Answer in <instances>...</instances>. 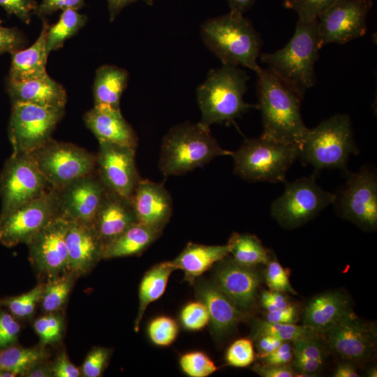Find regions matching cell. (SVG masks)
<instances>
[{
  "label": "cell",
  "instance_id": "47",
  "mask_svg": "<svg viewBox=\"0 0 377 377\" xmlns=\"http://www.w3.org/2000/svg\"><path fill=\"white\" fill-rule=\"evenodd\" d=\"M20 332V325L14 316L0 309V350L13 345Z\"/></svg>",
  "mask_w": 377,
  "mask_h": 377
},
{
  "label": "cell",
  "instance_id": "22",
  "mask_svg": "<svg viewBox=\"0 0 377 377\" xmlns=\"http://www.w3.org/2000/svg\"><path fill=\"white\" fill-rule=\"evenodd\" d=\"M194 283L197 300L203 302L209 311L213 335L218 339L223 338L245 318V313L239 310L213 281L198 279Z\"/></svg>",
  "mask_w": 377,
  "mask_h": 377
},
{
  "label": "cell",
  "instance_id": "45",
  "mask_svg": "<svg viewBox=\"0 0 377 377\" xmlns=\"http://www.w3.org/2000/svg\"><path fill=\"white\" fill-rule=\"evenodd\" d=\"M255 359L252 341L246 338L235 341L228 348L226 360L228 364L235 367H246L251 364Z\"/></svg>",
  "mask_w": 377,
  "mask_h": 377
},
{
  "label": "cell",
  "instance_id": "49",
  "mask_svg": "<svg viewBox=\"0 0 377 377\" xmlns=\"http://www.w3.org/2000/svg\"><path fill=\"white\" fill-rule=\"evenodd\" d=\"M84 6V0H42L34 14L43 17L59 10L73 9L77 10Z\"/></svg>",
  "mask_w": 377,
  "mask_h": 377
},
{
  "label": "cell",
  "instance_id": "16",
  "mask_svg": "<svg viewBox=\"0 0 377 377\" xmlns=\"http://www.w3.org/2000/svg\"><path fill=\"white\" fill-rule=\"evenodd\" d=\"M327 349L342 360L364 362L376 350V329L350 313L324 334Z\"/></svg>",
  "mask_w": 377,
  "mask_h": 377
},
{
  "label": "cell",
  "instance_id": "6",
  "mask_svg": "<svg viewBox=\"0 0 377 377\" xmlns=\"http://www.w3.org/2000/svg\"><path fill=\"white\" fill-rule=\"evenodd\" d=\"M358 153L350 117L337 114L309 128L299 157L304 165H311L317 170H346L349 156Z\"/></svg>",
  "mask_w": 377,
  "mask_h": 377
},
{
  "label": "cell",
  "instance_id": "38",
  "mask_svg": "<svg viewBox=\"0 0 377 377\" xmlns=\"http://www.w3.org/2000/svg\"><path fill=\"white\" fill-rule=\"evenodd\" d=\"M43 284H39L24 294L2 300L0 303L17 318L30 317L34 312L36 306L40 301Z\"/></svg>",
  "mask_w": 377,
  "mask_h": 377
},
{
  "label": "cell",
  "instance_id": "9",
  "mask_svg": "<svg viewBox=\"0 0 377 377\" xmlns=\"http://www.w3.org/2000/svg\"><path fill=\"white\" fill-rule=\"evenodd\" d=\"M29 154L49 184L57 190L96 171V155L73 144L50 139Z\"/></svg>",
  "mask_w": 377,
  "mask_h": 377
},
{
  "label": "cell",
  "instance_id": "48",
  "mask_svg": "<svg viewBox=\"0 0 377 377\" xmlns=\"http://www.w3.org/2000/svg\"><path fill=\"white\" fill-rule=\"evenodd\" d=\"M0 6L10 15H15L22 22L29 24L38 3L35 0H0Z\"/></svg>",
  "mask_w": 377,
  "mask_h": 377
},
{
  "label": "cell",
  "instance_id": "59",
  "mask_svg": "<svg viewBox=\"0 0 377 377\" xmlns=\"http://www.w3.org/2000/svg\"><path fill=\"white\" fill-rule=\"evenodd\" d=\"M45 362V361H44ZM44 362H40L29 370H28L24 376L26 377H52L53 376L50 364L47 365Z\"/></svg>",
  "mask_w": 377,
  "mask_h": 377
},
{
  "label": "cell",
  "instance_id": "30",
  "mask_svg": "<svg viewBox=\"0 0 377 377\" xmlns=\"http://www.w3.org/2000/svg\"><path fill=\"white\" fill-rule=\"evenodd\" d=\"M161 234V232L137 222L104 245L102 258L109 259L139 255L145 251Z\"/></svg>",
  "mask_w": 377,
  "mask_h": 377
},
{
  "label": "cell",
  "instance_id": "35",
  "mask_svg": "<svg viewBox=\"0 0 377 377\" xmlns=\"http://www.w3.org/2000/svg\"><path fill=\"white\" fill-rule=\"evenodd\" d=\"M87 21V15L79 13L76 10H62L57 22L49 25L46 38L47 53L63 47L64 42L77 34Z\"/></svg>",
  "mask_w": 377,
  "mask_h": 377
},
{
  "label": "cell",
  "instance_id": "37",
  "mask_svg": "<svg viewBox=\"0 0 377 377\" xmlns=\"http://www.w3.org/2000/svg\"><path fill=\"white\" fill-rule=\"evenodd\" d=\"M310 330L304 325L276 323L268 322L265 319H257L253 325L251 337L255 339L263 335H269L282 341L293 342Z\"/></svg>",
  "mask_w": 377,
  "mask_h": 377
},
{
  "label": "cell",
  "instance_id": "28",
  "mask_svg": "<svg viewBox=\"0 0 377 377\" xmlns=\"http://www.w3.org/2000/svg\"><path fill=\"white\" fill-rule=\"evenodd\" d=\"M230 254V247L225 245H205L189 242L172 261L176 269L184 273V281L194 282L214 265Z\"/></svg>",
  "mask_w": 377,
  "mask_h": 377
},
{
  "label": "cell",
  "instance_id": "55",
  "mask_svg": "<svg viewBox=\"0 0 377 377\" xmlns=\"http://www.w3.org/2000/svg\"><path fill=\"white\" fill-rule=\"evenodd\" d=\"M299 319V311L296 305L288 306L272 312H267L265 320L270 323L295 324Z\"/></svg>",
  "mask_w": 377,
  "mask_h": 377
},
{
  "label": "cell",
  "instance_id": "23",
  "mask_svg": "<svg viewBox=\"0 0 377 377\" xmlns=\"http://www.w3.org/2000/svg\"><path fill=\"white\" fill-rule=\"evenodd\" d=\"M353 312L348 296L339 290L325 292L311 298L304 307L303 325L324 334Z\"/></svg>",
  "mask_w": 377,
  "mask_h": 377
},
{
  "label": "cell",
  "instance_id": "52",
  "mask_svg": "<svg viewBox=\"0 0 377 377\" xmlns=\"http://www.w3.org/2000/svg\"><path fill=\"white\" fill-rule=\"evenodd\" d=\"M293 356V342L283 341L269 354L260 358L261 364L279 365L290 364Z\"/></svg>",
  "mask_w": 377,
  "mask_h": 377
},
{
  "label": "cell",
  "instance_id": "3",
  "mask_svg": "<svg viewBox=\"0 0 377 377\" xmlns=\"http://www.w3.org/2000/svg\"><path fill=\"white\" fill-rule=\"evenodd\" d=\"M249 76L237 66L222 64L211 70L205 80L196 89L202 125L230 124L251 108L244 101Z\"/></svg>",
  "mask_w": 377,
  "mask_h": 377
},
{
  "label": "cell",
  "instance_id": "13",
  "mask_svg": "<svg viewBox=\"0 0 377 377\" xmlns=\"http://www.w3.org/2000/svg\"><path fill=\"white\" fill-rule=\"evenodd\" d=\"M340 215L363 230L377 226V176L369 167L348 173L346 184L334 202Z\"/></svg>",
  "mask_w": 377,
  "mask_h": 377
},
{
  "label": "cell",
  "instance_id": "32",
  "mask_svg": "<svg viewBox=\"0 0 377 377\" xmlns=\"http://www.w3.org/2000/svg\"><path fill=\"white\" fill-rule=\"evenodd\" d=\"M176 269L172 261L159 263L151 267L143 276L138 290L139 306L134 330L138 332L146 309L165 293L169 277Z\"/></svg>",
  "mask_w": 377,
  "mask_h": 377
},
{
  "label": "cell",
  "instance_id": "5",
  "mask_svg": "<svg viewBox=\"0 0 377 377\" xmlns=\"http://www.w3.org/2000/svg\"><path fill=\"white\" fill-rule=\"evenodd\" d=\"M320 48L317 20H298L286 46L272 53L260 54V57L269 70L303 96L316 82L315 64Z\"/></svg>",
  "mask_w": 377,
  "mask_h": 377
},
{
  "label": "cell",
  "instance_id": "39",
  "mask_svg": "<svg viewBox=\"0 0 377 377\" xmlns=\"http://www.w3.org/2000/svg\"><path fill=\"white\" fill-rule=\"evenodd\" d=\"M179 326L172 318L161 316L151 320L147 327L150 341L157 346L171 345L177 339Z\"/></svg>",
  "mask_w": 377,
  "mask_h": 377
},
{
  "label": "cell",
  "instance_id": "14",
  "mask_svg": "<svg viewBox=\"0 0 377 377\" xmlns=\"http://www.w3.org/2000/svg\"><path fill=\"white\" fill-rule=\"evenodd\" d=\"M371 0H338L317 20L320 47L330 43L343 44L364 36Z\"/></svg>",
  "mask_w": 377,
  "mask_h": 377
},
{
  "label": "cell",
  "instance_id": "27",
  "mask_svg": "<svg viewBox=\"0 0 377 377\" xmlns=\"http://www.w3.org/2000/svg\"><path fill=\"white\" fill-rule=\"evenodd\" d=\"M8 91L13 103L64 109L67 99L64 88L49 75L27 81H9Z\"/></svg>",
  "mask_w": 377,
  "mask_h": 377
},
{
  "label": "cell",
  "instance_id": "31",
  "mask_svg": "<svg viewBox=\"0 0 377 377\" xmlns=\"http://www.w3.org/2000/svg\"><path fill=\"white\" fill-rule=\"evenodd\" d=\"M128 80V73L121 68L113 65L99 67L93 87L94 106L120 109V98Z\"/></svg>",
  "mask_w": 377,
  "mask_h": 377
},
{
  "label": "cell",
  "instance_id": "17",
  "mask_svg": "<svg viewBox=\"0 0 377 377\" xmlns=\"http://www.w3.org/2000/svg\"><path fill=\"white\" fill-rule=\"evenodd\" d=\"M135 149L99 142L96 155V170L105 188L112 193L131 198L140 180L135 159Z\"/></svg>",
  "mask_w": 377,
  "mask_h": 377
},
{
  "label": "cell",
  "instance_id": "19",
  "mask_svg": "<svg viewBox=\"0 0 377 377\" xmlns=\"http://www.w3.org/2000/svg\"><path fill=\"white\" fill-rule=\"evenodd\" d=\"M213 283L244 313L255 306L261 278L252 267L226 257L216 263Z\"/></svg>",
  "mask_w": 377,
  "mask_h": 377
},
{
  "label": "cell",
  "instance_id": "8",
  "mask_svg": "<svg viewBox=\"0 0 377 377\" xmlns=\"http://www.w3.org/2000/svg\"><path fill=\"white\" fill-rule=\"evenodd\" d=\"M283 193L271 205V215L287 229L298 228L334 204L336 194L319 186L315 175L285 182Z\"/></svg>",
  "mask_w": 377,
  "mask_h": 377
},
{
  "label": "cell",
  "instance_id": "12",
  "mask_svg": "<svg viewBox=\"0 0 377 377\" xmlns=\"http://www.w3.org/2000/svg\"><path fill=\"white\" fill-rule=\"evenodd\" d=\"M51 188L29 154L13 153L0 177L1 215L39 197Z\"/></svg>",
  "mask_w": 377,
  "mask_h": 377
},
{
  "label": "cell",
  "instance_id": "50",
  "mask_svg": "<svg viewBox=\"0 0 377 377\" xmlns=\"http://www.w3.org/2000/svg\"><path fill=\"white\" fill-rule=\"evenodd\" d=\"M24 43V38L18 30L0 24V54L19 50Z\"/></svg>",
  "mask_w": 377,
  "mask_h": 377
},
{
  "label": "cell",
  "instance_id": "44",
  "mask_svg": "<svg viewBox=\"0 0 377 377\" xmlns=\"http://www.w3.org/2000/svg\"><path fill=\"white\" fill-rule=\"evenodd\" d=\"M264 278L267 287L271 290L296 295L289 280V272L276 260L271 259L266 264Z\"/></svg>",
  "mask_w": 377,
  "mask_h": 377
},
{
  "label": "cell",
  "instance_id": "46",
  "mask_svg": "<svg viewBox=\"0 0 377 377\" xmlns=\"http://www.w3.org/2000/svg\"><path fill=\"white\" fill-rule=\"evenodd\" d=\"M111 351L103 347L93 348L87 355L81 367V374L84 377H99L105 370Z\"/></svg>",
  "mask_w": 377,
  "mask_h": 377
},
{
  "label": "cell",
  "instance_id": "26",
  "mask_svg": "<svg viewBox=\"0 0 377 377\" xmlns=\"http://www.w3.org/2000/svg\"><path fill=\"white\" fill-rule=\"evenodd\" d=\"M49 25L47 21L43 20L40 34L35 43L27 49L11 53L9 81H27L48 75L46 71L48 55L46 38Z\"/></svg>",
  "mask_w": 377,
  "mask_h": 377
},
{
  "label": "cell",
  "instance_id": "11",
  "mask_svg": "<svg viewBox=\"0 0 377 377\" xmlns=\"http://www.w3.org/2000/svg\"><path fill=\"white\" fill-rule=\"evenodd\" d=\"M58 215L57 190L51 188L39 197L0 215V242L7 247L27 244Z\"/></svg>",
  "mask_w": 377,
  "mask_h": 377
},
{
  "label": "cell",
  "instance_id": "33",
  "mask_svg": "<svg viewBox=\"0 0 377 377\" xmlns=\"http://www.w3.org/2000/svg\"><path fill=\"white\" fill-rule=\"evenodd\" d=\"M228 245L233 260L242 265H266L271 258L269 250L253 235L233 232Z\"/></svg>",
  "mask_w": 377,
  "mask_h": 377
},
{
  "label": "cell",
  "instance_id": "56",
  "mask_svg": "<svg viewBox=\"0 0 377 377\" xmlns=\"http://www.w3.org/2000/svg\"><path fill=\"white\" fill-rule=\"evenodd\" d=\"M259 359L276 350L283 342L274 337L263 335L253 339Z\"/></svg>",
  "mask_w": 377,
  "mask_h": 377
},
{
  "label": "cell",
  "instance_id": "1",
  "mask_svg": "<svg viewBox=\"0 0 377 377\" xmlns=\"http://www.w3.org/2000/svg\"><path fill=\"white\" fill-rule=\"evenodd\" d=\"M258 108L263 131L261 137L300 148L309 128L300 112L303 96L269 68L257 73Z\"/></svg>",
  "mask_w": 377,
  "mask_h": 377
},
{
  "label": "cell",
  "instance_id": "18",
  "mask_svg": "<svg viewBox=\"0 0 377 377\" xmlns=\"http://www.w3.org/2000/svg\"><path fill=\"white\" fill-rule=\"evenodd\" d=\"M107 191L96 170L78 178L57 190L59 214L68 220L92 223Z\"/></svg>",
  "mask_w": 377,
  "mask_h": 377
},
{
  "label": "cell",
  "instance_id": "21",
  "mask_svg": "<svg viewBox=\"0 0 377 377\" xmlns=\"http://www.w3.org/2000/svg\"><path fill=\"white\" fill-rule=\"evenodd\" d=\"M131 200L137 221L162 232L172 212V198L164 186L140 179Z\"/></svg>",
  "mask_w": 377,
  "mask_h": 377
},
{
  "label": "cell",
  "instance_id": "15",
  "mask_svg": "<svg viewBox=\"0 0 377 377\" xmlns=\"http://www.w3.org/2000/svg\"><path fill=\"white\" fill-rule=\"evenodd\" d=\"M68 223L58 215L27 242L32 265L47 281L69 273L66 244Z\"/></svg>",
  "mask_w": 377,
  "mask_h": 377
},
{
  "label": "cell",
  "instance_id": "58",
  "mask_svg": "<svg viewBox=\"0 0 377 377\" xmlns=\"http://www.w3.org/2000/svg\"><path fill=\"white\" fill-rule=\"evenodd\" d=\"M332 376L334 377H357L359 374L354 363L343 360L337 366Z\"/></svg>",
  "mask_w": 377,
  "mask_h": 377
},
{
  "label": "cell",
  "instance_id": "7",
  "mask_svg": "<svg viewBox=\"0 0 377 377\" xmlns=\"http://www.w3.org/2000/svg\"><path fill=\"white\" fill-rule=\"evenodd\" d=\"M300 147L270 140L263 137L246 139L232 152L234 172L251 182H286V175L299 157Z\"/></svg>",
  "mask_w": 377,
  "mask_h": 377
},
{
  "label": "cell",
  "instance_id": "4",
  "mask_svg": "<svg viewBox=\"0 0 377 377\" xmlns=\"http://www.w3.org/2000/svg\"><path fill=\"white\" fill-rule=\"evenodd\" d=\"M232 154L221 147L209 127L185 122L172 127L163 137L159 167L165 176L181 175L216 156Z\"/></svg>",
  "mask_w": 377,
  "mask_h": 377
},
{
  "label": "cell",
  "instance_id": "54",
  "mask_svg": "<svg viewBox=\"0 0 377 377\" xmlns=\"http://www.w3.org/2000/svg\"><path fill=\"white\" fill-rule=\"evenodd\" d=\"M252 369L263 377H293L296 376L290 364L268 365L257 363L254 364Z\"/></svg>",
  "mask_w": 377,
  "mask_h": 377
},
{
  "label": "cell",
  "instance_id": "10",
  "mask_svg": "<svg viewBox=\"0 0 377 377\" xmlns=\"http://www.w3.org/2000/svg\"><path fill=\"white\" fill-rule=\"evenodd\" d=\"M64 109L14 102L9 124L13 153L31 154L51 139Z\"/></svg>",
  "mask_w": 377,
  "mask_h": 377
},
{
  "label": "cell",
  "instance_id": "51",
  "mask_svg": "<svg viewBox=\"0 0 377 377\" xmlns=\"http://www.w3.org/2000/svg\"><path fill=\"white\" fill-rule=\"evenodd\" d=\"M259 302L267 312L280 310L291 304L285 293L271 290L262 291Z\"/></svg>",
  "mask_w": 377,
  "mask_h": 377
},
{
  "label": "cell",
  "instance_id": "2",
  "mask_svg": "<svg viewBox=\"0 0 377 377\" xmlns=\"http://www.w3.org/2000/svg\"><path fill=\"white\" fill-rule=\"evenodd\" d=\"M202 42L223 64L242 66L259 73L261 39L243 14L231 12L208 19L200 29Z\"/></svg>",
  "mask_w": 377,
  "mask_h": 377
},
{
  "label": "cell",
  "instance_id": "43",
  "mask_svg": "<svg viewBox=\"0 0 377 377\" xmlns=\"http://www.w3.org/2000/svg\"><path fill=\"white\" fill-rule=\"evenodd\" d=\"M180 320L187 330H200L209 323V311L201 301L190 302L182 308Z\"/></svg>",
  "mask_w": 377,
  "mask_h": 377
},
{
  "label": "cell",
  "instance_id": "57",
  "mask_svg": "<svg viewBox=\"0 0 377 377\" xmlns=\"http://www.w3.org/2000/svg\"><path fill=\"white\" fill-rule=\"evenodd\" d=\"M138 1H142L146 4L151 6L155 0H107L110 21L112 22L124 7Z\"/></svg>",
  "mask_w": 377,
  "mask_h": 377
},
{
  "label": "cell",
  "instance_id": "36",
  "mask_svg": "<svg viewBox=\"0 0 377 377\" xmlns=\"http://www.w3.org/2000/svg\"><path fill=\"white\" fill-rule=\"evenodd\" d=\"M75 277L66 273L43 284L40 302L43 310L53 313L59 310L66 303Z\"/></svg>",
  "mask_w": 377,
  "mask_h": 377
},
{
  "label": "cell",
  "instance_id": "40",
  "mask_svg": "<svg viewBox=\"0 0 377 377\" xmlns=\"http://www.w3.org/2000/svg\"><path fill=\"white\" fill-rule=\"evenodd\" d=\"M179 366L190 377H207L217 370L212 359L202 351H191L182 355Z\"/></svg>",
  "mask_w": 377,
  "mask_h": 377
},
{
  "label": "cell",
  "instance_id": "29",
  "mask_svg": "<svg viewBox=\"0 0 377 377\" xmlns=\"http://www.w3.org/2000/svg\"><path fill=\"white\" fill-rule=\"evenodd\" d=\"M293 348L295 376H314L323 369L328 349L323 334L310 330L293 342Z\"/></svg>",
  "mask_w": 377,
  "mask_h": 377
},
{
  "label": "cell",
  "instance_id": "34",
  "mask_svg": "<svg viewBox=\"0 0 377 377\" xmlns=\"http://www.w3.org/2000/svg\"><path fill=\"white\" fill-rule=\"evenodd\" d=\"M47 353L44 346L23 348L10 346L0 350V372L22 376L34 365L44 362Z\"/></svg>",
  "mask_w": 377,
  "mask_h": 377
},
{
  "label": "cell",
  "instance_id": "53",
  "mask_svg": "<svg viewBox=\"0 0 377 377\" xmlns=\"http://www.w3.org/2000/svg\"><path fill=\"white\" fill-rule=\"evenodd\" d=\"M54 377H79L81 371L68 359L65 352L61 353L50 364Z\"/></svg>",
  "mask_w": 377,
  "mask_h": 377
},
{
  "label": "cell",
  "instance_id": "42",
  "mask_svg": "<svg viewBox=\"0 0 377 377\" xmlns=\"http://www.w3.org/2000/svg\"><path fill=\"white\" fill-rule=\"evenodd\" d=\"M338 0H284V6L293 10L299 20L313 22Z\"/></svg>",
  "mask_w": 377,
  "mask_h": 377
},
{
  "label": "cell",
  "instance_id": "61",
  "mask_svg": "<svg viewBox=\"0 0 377 377\" xmlns=\"http://www.w3.org/2000/svg\"><path fill=\"white\" fill-rule=\"evenodd\" d=\"M367 376L369 377H376L377 376L376 367L370 368L367 371Z\"/></svg>",
  "mask_w": 377,
  "mask_h": 377
},
{
  "label": "cell",
  "instance_id": "20",
  "mask_svg": "<svg viewBox=\"0 0 377 377\" xmlns=\"http://www.w3.org/2000/svg\"><path fill=\"white\" fill-rule=\"evenodd\" d=\"M66 244L68 272L75 278L87 274L103 259L104 244L92 223L69 220Z\"/></svg>",
  "mask_w": 377,
  "mask_h": 377
},
{
  "label": "cell",
  "instance_id": "41",
  "mask_svg": "<svg viewBox=\"0 0 377 377\" xmlns=\"http://www.w3.org/2000/svg\"><path fill=\"white\" fill-rule=\"evenodd\" d=\"M64 326L63 318L52 313L38 318L34 323V329L43 346L59 342L63 335Z\"/></svg>",
  "mask_w": 377,
  "mask_h": 377
},
{
  "label": "cell",
  "instance_id": "25",
  "mask_svg": "<svg viewBox=\"0 0 377 377\" xmlns=\"http://www.w3.org/2000/svg\"><path fill=\"white\" fill-rule=\"evenodd\" d=\"M137 222L131 198L108 190L92 225L105 245Z\"/></svg>",
  "mask_w": 377,
  "mask_h": 377
},
{
  "label": "cell",
  "instance_id": "24",
  "mask_svg": "<svg viewBox=\"0 0 377 377\" xmlns=\"http://www.w3.org/2000/svg\"><path fill=\"white\" fill-rule=\"evenodd\" d=\"M87 126L98 142H107L136 149L137 135L124 118L120 109L94 106L84 115Z\"/></svg>",
  "mask_w": 377,
  "mask_h": 377
},
{
  "label": "cell",
  "instance_id": "60",
  "mask_svg": "<svg viewBox=\"0 0 377 377\" xmlns=\"http://www.w3.org/2000/svg\"><path fill=\"white\" fill-rule=\"evenodd\" d=\"M230 11L243 14L249 9L256 0H226Z\"/></svg>",
  "mask_w": 377,
  "mask_h": 377
}]
</instances>
